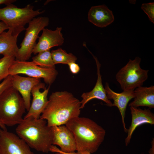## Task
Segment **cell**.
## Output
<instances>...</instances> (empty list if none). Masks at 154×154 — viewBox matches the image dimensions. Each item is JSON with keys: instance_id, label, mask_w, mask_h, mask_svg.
<instances>
[{"instance_id": "5bb4252c", "label": "cell", "mask_w": 154, "mask_h": 154, "mask_svg": "<svg viewBox=\"0 0 154 154\" xmlns=\"http://www.w3.org/2000/svg\"><path fill=\"white\" fill-rule=\"evenodd\" d=\"M104 88L108 98L113 100L112 106H116L119 110L121 116L124 130L127 133V129L126 127L124 118L127 104L135 97L134 90L123 91L120 93L116 92L110 88L108 82L106 83Z\"/></svg>"}, {"instance_id": "5b68a950", "label": "cell", "mask_w": 154, "mask_h": 154, "mask_svg": "<svg viewBox=\"0 0 154 154\" xmlns=\"http://www.w3.org/2000/svg\"><path fill=\"white\" fill-rule=\"evenodd\" d=\"M44 11L34 10L33 5L28 4L24 7L18 8L10 3L0 8V21L7 26L8 30L13 36L18 37L25 30V25Z\"/></svg>"}, {"instance_id": "3957f363", "label": "cell", "mask_w": 154, "mask_h": 154, "mask_svg": "<svg viewBox=\"0 0 154 154\" xmlns=\"http://www.w3.org/2000/svg\"><path fill=\"white\" fill-rule=\"evenodd\" d=\"M15 131L17 135L30 148L43 153L50 151L53 145L52 133L45 120L31 117L23 118Z\"/></svg>"}, {"instance_id": "4dcf8cb0", "label": "cell", "mask_w": 154, "mask_h": 154, "mask_svg": "<svg viewBox=\"0 0 154 154\" xmlns=\"http://www.w3.org/2000/svg\"><path fill=\"white\" fill-rule=\"evenodd\" d=\"M0 127H1L2 129L4 130L7 129L6 126L2 124L1 123H0Z\"/></svg>"}, {"instance_id": "83f0119b", "label": "cell", "mask_w": 154, "mask_h": 154, "mask_svg": "<svg viewBox=\"0 0 154 154\" xmlns=\"http://www.w3.org/2000/svg\"><path fill=\"white\" fill-rule=\"evenodd\" d=\"M16 1L15 0H0V5L3 4L6 5L10 3H12Z\"/></svg>"}, {"instance_id": "44dd1931", "label": "cell", "mask_w": 154, "mask_h": 154, "mask_svg": "<svg viewBox=\"0 0 154 154\" xmlns=\"http://www.w3.org/2000/svg\"><path fill=\"white\" fill-rule=\"evenodd\" d=\"M32 58V62L39 66L47 68H55L51 52L48 50L40 52Z\"/></svg>"}, {"instance_id": "6da1fadb", "label": "cell", "mask_w": 154, "mask_h": 154, "mask_svg": "<svg viewBox=\"0 0 154 154\" xmlns=\"http://www.w3.org/2000/svg\"><path fill=\"white\" fill-rule=\"evenodd\" d=\"M81 103L78 99L67 91L56 92L50 95L47 104L41 115L50 127L65 125L79 116Z\"/></svg>"}, {"instance_id": "e0dca14e", "label": "cell", "mask_w": 154, "mask_h": 154, "mask_svg": "<svg viewBox=\"0 0 154 154\" xmlns=\"http://www.w3.org/2000/svg\"><path fill=\"white\" fill-rule=\"evenodd\" d=\"M88 18L90 22L100 28L108 26L114 20L112 11L104 5L92 7L88 11Z\"/></svg>"}, {"instance_id": "cb8c5ba5", "label": "cell", "mask_w": 154, "mask_h": 154, "mask_svg": "<svg viewBox=\"0 0 154 154\" xmlns=\"http://www.w3.org/2000/svg\"><path fill=\"white\" fill-rule=\"evenodd\" d=\"M12 77L9 75L0 84V96L5 90L12 86Z\"/></svg>"}, {"instance_id": "7c38bea8", "label": "cell", "mask_w": 154, "mask_h": 154, "mask_svg": "<svg viewBox=\"0 0 154 154\" xmlns=\"http://www.w3.org/2000/svg\"><path fill=\"white\" fill-rule=\"evenodd\" d=\"M62 29L61 27H59L54 30L44 29L41 35L38 38V42L35 46L33 53L36 54L42 51L50 50L53 47L62 45L64 39L61 32Z\"/></svg>"}, {"instance_id": "f1b7e54d", "label": "cell", "mask_w": 154, "mask_h": 154, "mask_svg": "<svg viewBox=\"0 0 154 154\" xmlns=\"http://www.w3.org/2000/svg\"><path fill=\"white\" fill-rule=\"evenodd\" d=\"M154 139L151 142V147L149 149V154H154Z\"/></svg>"}, {"instance_id": "9a60e30c", "label": "cell", "mask_w": 154, "mask_h": 154, "mask_svg": "<svg viewBox=\"0 0 154 154\" xmlns=\"http://www.w3.org/2000/svg\"><path fill=\"white\" fill-rule=\"evenodd\" d=\"M131 115L130 126L127 129V135L125 139L126 146L129 144L133 133L138 126L144 123L154 124V114L148 108L143 110L132 106L130 107Z\"/></svg>"}, {"instance_id": "7a4b0ae2", "label": "cell", "mask_w": 154, "mask_h": 154, "mask_svg": "<svg viewBox=\"0 0 154 154\" xmlns=\"http://www.w3.org/2000/svg\"><path fill=\"white\" fill-rule=\"evenodd\" d=\"M72 133L77 151L96 152L103 141L105 130L91 119L86 117L74 118L65 125Z\"/></svg>"}, {"instance_id": "277c9868", "label": "cell", "mask_w": 154, "mask_h": 154, "mask_svg": "<svg viewBox=\"0 0 154 154\" xmlns=\"http://www.w3.org/2000/svg\"><path fill=\"white\" fill-rule=\"evenodd\" d=\"M26 110L24 102L19 92L12 86L0 96V123L12 126L20 123Z\"/></svg>"}, {"instance_id": "30bf717a", "label": "cell", "mask_w": 154, "mask_h": 154, "mask_svg": "<svg viewBox=\"0 0 154 154\" xmlns=\"http://www.w3.org/2000/svg\"><path fill=\"white\" fill-rule=\"evenodd\" d=\"M50 86L46 88L44 83L40 82L33 88L31 94L33 99L30 108L23 118L31 117L38 119L48 102L47 96Z\"/></svg>"}, {"instance_id": "9c48e42d", "label": "cell", "mask_w": 154, "mask_h": 154, "mask_svg": "<svg viewBox=\"0 0 154 154\" xmlns=\"http://www.w3.org/2000/svg\"><path fill=\"white\" fill-rule=\"evenodd\" d=\"M0 154H34L29 146L17 135L1 129Z\"/></svg>"}, {"instance_id": "ffe728a7", "label": "cell", "mask_w": 154, "mask_h": 154, "mask_svg": "<svg viewBox=\"0 0 154 154\" xmlns=\"http://www.w3.org/2000/svg\"><path fill=\"white\" fill-rule=\"evenodd\" d=\"M52 58L55 64H67L76 62L77 57L71 53H67L65 50L60 48L51 52Z\"/></svg>"}, {"instance_id": "ac0fdd59", "label": "cell", "mask_w": 154, "mask_h": 154, "mask_svg": "<svg viewBox=\"0 0 154 154\" xmlns=\"http://www.w3.org/2000/svg\"><path fill=\"white\" fill-rule=\"evenodd\" d=\"M134 100L129 105V107L137 108L145 106L149 109L154 108V86L149 87L141 86L136 88L134 91Z\"/></svg>"}, {"instance_id": "8fae6325", "label": "cell", "mask_w": 154, "mask_h": 154, "mask_svg": "<svg viewBox=\"0 0 154 154\" xmlns=\"http://www.w3.org/2000/svg\"><path fill=\"white\" fill-rule=\"evenodd\" d=\"M51 128L53 145L59 146L60 150L64 153H70L76 151L74 136L65 125L54 126Z\"/></svg>"}, {"instance_id": "1f68e13d", "label": "cell", "mask_w": 154, "mask_h": 154, "mask_svg": "<svg viewBox=\"0 0 154 154\" xmlns=\"http://www.w3.org/2000/svg\"><path fill=\"white\" fill-rule=\"evenodd\" d=\"M55 154H62L59 153H56Z\"/></svg>"}, {"instance_id": "484cf974", "label": "cell", "mask_w": 154, "mask_h": 154, "mask_svg": "<svg viewBox=\"0 0 154 154\" xmlns=\"http://www.w3.org/2000/svg\"><path fill=\"white\" fill-rule=\"evenodd\" d=\"M50 151L53 153H59L62 154H78L77 152H75L70 153H66L61 151L60 149L58 148L56 146L52 145L50 148Z\"/></svg>"}, {"instance_id": "f546056e", "label": "cell", "mask_w": 154, "mask_h": 154, "mask_svg": "<svg viewBox=\"0 0 154 154\" xmlns=\"http://www.w3.org/2000/svg\"><path fill=\"white\" fill-rule=\"evenodd\" d=\"M78 154H92L86 151H77Z\"/></svg>"}, {"instance_id": "52a82bcc", "label": "cell", "mask_w": 154, "mask_h": 154, "mask_svg": "<svg viewBox=\"0 0 154 154\" xmlns=\"http://www.w3.org/2000/svg\"><path fill=\"white\" fill-rule=\"evenodd\" d=\"M49 19L46 17L33 18L25 29V37L19 48L15 60L26 61L29 59L35 46L39 33L49 25Z\"/></svg>"}, {"instance_id": "d4e9b609", "label": "cell", "mask_w": 154, "mask_h": 154, "mask_svg": "<svg viewBox=\"0 0 154 154\" xmlns=\"http://www.w3.org/2000/svg\"><path fill=\"white\" fill-rule=\"evenodd\" d=\"M71 72L73 74L78 73L80 70L79 66L75 62H72L68 64Z\"/></svg>"}, {"instance_id": "4316f807", "label": "cell", "mask_w": 154, "mask_h": 154, "mask_svg": "<svg viewBox=\"0 0 154 154\" xmlns=\"http://www.w3.org/2000/svg\"><path fill=\"white\" fill-rule=\"evenodd\" d=\"M8 28L6 24L3 22L0 21V35Z\"/></svg>"}, {"instance_id": "ba28073f", "label": "cell", "mask_w": 154, "mask_h": 154, "mask_svg": "<svg viewBox=\"0 0 154 154\" xmlns=\"http://www.w3.org/2000/svg\"><path fill=\"white\" fill-rule=\"evenodd\" d=\"M23 74L31 77L43 79L45 83L50 85L54 81L58 74L55 68L41 67L32 61L15 60L10 66L9 74L13 76Z\"/></svg>"}, {"instance_id": "2e32d148", "label": "cell", "mask_w": 154, "mask_h": 154, "mask_svg": "<svg viewBox=\"0 0 154 154\" xmlns=\"http://www.w3.org/2000/svg\"><path fill=\"white\" fill-rule=\"evenodd\" d=\"M92 55L96 63L97 79L95 85L93 89L90 92H84L82 94L81 96L82 100L80 101V109L83 108L89 101L94 98L103 101L108 106H112V103L110 100L108 98L105 88L102 84L100 72V64L96 57L93 55Z\"/></svg>"}, {"instance_id": "4fadbf2b", "label": "cell", "mask_w": 154, "mask_h": 154, "mask_svg": "<svg viewBox=\"0 0 154 154\" xmlns=\"http://www.w3.org/2000/svg\"><path fill=\"white\" fill-rule=\"evenodd\" d=\"M12 86L20 94L28 111L30 106L31 95L33 87L40 83V79L25 77L18 74L12 76Z\"/></svg>"}, {"instance_id": "7402d4cb", "label": "cell", "mask_w": 154, "mask_h": 154, "mask_svg": "<svg viewBox=\"0 0 154 154\" xmlns=\"http://www.w3.org/2000/svg\"><path fill=\"white\" fill-rule=\"evenodd\" d=\"M15 60V57L9 56H4L0 59V82L9 75L10 67Z\"/></svg>"}, {"instance_id": "d6a6232c", "label": "cell", "mask_w": 154, "mask_h": 154, "mask_svg": "<svg viewBox=\"0 0 154 154\" xmlns=\"http://www.w3.org/2000/svg\"><path fill=\"white\" fill-rule=\"evenodd\" d=\"M1 129H0V134H1Z\"/></svg>"}, {"instance_id": "d6986e66", "label": "cell", "mask_w": 154, "mask_h": 154, "mask_svg": "<svg viewBox=\"0 0 154 154\" xmlns=\"http://www.w3.org/2000/svg\"><path fill=\"white\" fill-rule=\"evenodd\" d=\"M17 37L8 30L2 33L0 35V54L15 58L19 48L17 44Z\"/></svg>"}, {"instance_id": "8992f818", "label": "cell", "mask_w": 154, "mask_h": 154, "mask_svg": "<svg viewBox=\"0 0 154 154\" xmlns=\"http://www.w3.org/2000/svg\"><path fill=\"white\" fill-rule=\"evenodd\" d=\"M141 58L136 57L121 68L116 75V78L123 91L134 90L142 86L148 77V70L142 69L140 66Z\"/></svg>"}, {"instance_id": "603a6c76", "label": "cell", "mask_w": 154, "mask_h": 154, "mask_svg": "<svg viewBox=\"0 0 154 154\" xmlns=\"http://www.w3.org/2000/svg\"><path fill=\"white\" fill-rule=\"evenodd\" d=\"M141 8L147 15L150 21L154 24V3H143Z\"/></svg>"}]
</instances>
